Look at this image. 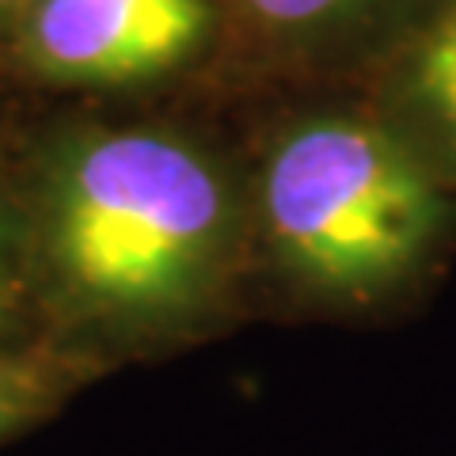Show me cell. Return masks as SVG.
Segmentation results:
<instances>
[{
  "mask_svg": "<svg viewBox=\"0 0 456 456\" xmlns=\"http://www.w3.org/2000/svg\"><path fill=\"white\" fill-rule=\"evenodd\" d=\"M23 240L69 320L118 338L183 335L244 274L248 183L183 126H80L42 160Z\"/></svg>",
  "mask_w": 456,
  "mask_h": 456,
  "instance_id": "1",
  "label": "cell"
},
{
  "mask_svg": "<svg viewBox=\"0 0 456 456\" xmlns=\"http://www.w3.org/2000/svg\"><path fill=\"white\" fill-rule=\"evenodd\" d=\"M248 217L251 251L301 301L354 316L419 297L456 248V187L358 88L278 114Z\"/></svg>",
  "mask_w": 456,
  "mask_h": 456,
  "instance_id": "2",
  "label": "cell"
},
{
  "mask_svg": "<svg viewBox=\"0 0 456 456\" xmlns=\"http://www.w3.org/2000/svg\"><path fill=\"white\" fill-rule=\"evenodd\" d=\"M8 50L61 88H149L213 65L217 0H27Z\"/></svg>",
  "mask_w": 456,
  "mask_h": 456,
  "instance_id": "3",
  "label": "cell"
},
{
  "mask_svg": "<svg viewBox=\"0 0 456 456\" xmlns=\"http://www.w3.org/2000/svg\"><path fill=\"white\" fill-rule=\"evenodd\" d=\"M217 61L354 88L434 0H217Z\"/></svg>",
  "mask_w": 456,
  "mask_h": 456,
  "instance_id": "4",
  "label": "cell"
},
{
  "mask_svg": "<svg viewBox=\"0 0 456 456\" xmlns=\"http://www.w3.org/2000/svg\"><path fill=\"white\" fill-rule=\"evenodd\" d=\"M354 88L456 187V0H434Z\"/></svg>",
  "mask_w": 456,
  "mask_h": 456,
  "instance_id": "5",
  "label": "cell"
},
{
  "mask_svg": "<svg viewBox=\"0 0 456 456\" xmlns=\"http://www.w3.org/2000/svg\"><path fill=\"white\" fill-rule=\"evenodd\" d=\"M27 285V240H23V217L12 206V198L0 183V335L8 331L20 316Z\"/></svg>",
  "mask_w": 456,
  "mask_h": 456,
  "instance_id": "6",
  "label": "cell"
},
{
  "mask_svg": "<svg viewBox=\"0 0 456 456\" xmlns=\"http://www.w3.org/2000/svg\"><path fill=\"white\" fill-rule=\"evenodd\" d=\"M38 384L31 373H23L20 365L0 362V434H8L12 426H20L31 407L38 403Z\"/></svg>",
  "mask_w": 456,
  "mask_h": 456,
  "instance_id": "7",
  "label": "cell"
},
{
  "mask_svg": "<svg viewBox=\"0 0 456 456\" xmlns=\"http://www.w3.org/2000/svg\"><path fill=\"white\" fill-rule=\"evenodd\" d=\"M23 4H27V0H0V42H8V35H12V27H16V20H20Z\"/></svg>",
  "mask_w": 456,
  "mask_h": 456,
  "instance_id": "8",
  "label": "cell"
}]
</instances>
